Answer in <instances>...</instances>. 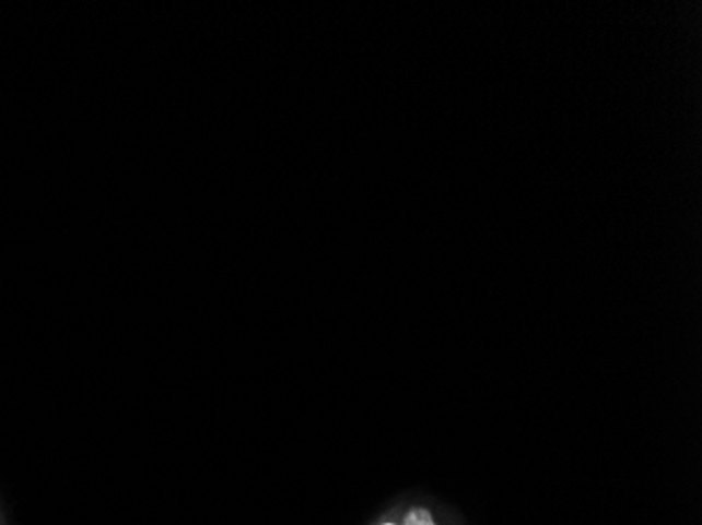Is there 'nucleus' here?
Instances as JSON below:
<instances>
[{"instance_id":"f257e3e1","label":"nucleus","mask_w":702,"mask_h":525,"mask_svg":"<svg viewBox=\"0 0 702 525\" xmlns=\"http://www.w3.org/2000/svg\"><path fill=\"white\" fill-rule=\"evenodd\" d=\"M405 525H437L433 522L432 513L423 506L412 509L405 517Z\"/></svg>"}]
</instances>
